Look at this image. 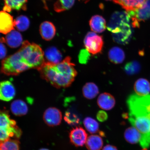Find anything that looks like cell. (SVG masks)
<instances>
[{
    "label": "cell",
    "instance_id": "obj_1",
    "mask_svg": "<svg viewBox=\"0 0 150 150\" xmlns=\"http://www.w3.org/2000/svg\"><path fill=\"white\" fill-rule=\"evenodd\" d=\"M127 103L129 121L142 134L140 145L147 149L150 145V95L134 94L128 97Z\"/></svg>",
    "mask_w": 150,
    "mask_h": 150
},
{
    "label": "cell",
    "instance_id": "obj_2",
    "mask_svg": "<svg viewBox=\"0 0 150 150\" xmlns=\"http://www.w3.org/2000/svg\"><path fill=\"white\" fill-rule=\"evenodd\" d=\"M75 65L69 56L57 64L45 62L37 70L43 79L57 88L70 86L77 75Z\"/></svg>",
    "mask_w": 150,
    "mask_h": 150
},
{
    "label": "cell",
    "instance_id": "obj_3",
    "mask_svg": "<svg viewBox=\"0 0 150 150\" xmlns=\"http://www.w3.org/2000/svg\"><path fill=\"white\" fill-rule=\"evenodd\" d=\"M18 51L30 69L37 70L45 62L44 52L41 47L35 43L25 41Z\"/></svg>",
    "mask_w": 150,
    "mask_h": 150
},
{
    "label": "cell",
    "instance_id": "obj_4",
    "mask_svg": "<svg viewBox=\"0 0 150 150\" xmlns=\"http://www.w3.org/2000/svg\"><path fill=\"white\" fill-rule=\"evenodd\" d=\"M30 69L18 51L3 59L1 72L7 76H17Z\"/></svg>",
    "mask_w": 150,
    "mask_h": 150
},
{
    "label": "cell",
    "instance_id": "obj_5",
    "mask_svg": "<svg viewBox=\"0 0 150 150\" xmlns=\"http://www.w3.org/2000/svg\"><path fill=\"white\" fill-rule=\"evenodd\" d=\"M0 130L1 142L12 137L19 138L22 134L21 130L17 125L16 121L11 119L8 112L6 110L1 112Z\"/></svg>",
    "mask_w": 150,
    "mask_h": 150
},
{
    "label": "cell",
    "instance_id": "obj_6",
    "mask_svg": "<svg viewBox=\"0 0 150 150\" xmlns=\"http://www.w3.org/2000/svg\"><path fill=\"white\" fill-rule=\"evenodd\" d=\"M131 17L125 11L115 12L112 15L107 26V29L112 33L120 32L131 26Z\"/></svg>",
    "mask_w": 150,
    "mask_h": 150
},
{
    "label": "cell",
    "instance_id": "obj_7",
    "mask_svg": "<svg viewBox=\"0 0 150 150\" xmlns=\"http://www.w3.org/2000/svg\"><path fill=\"white\" fill-rule=\"evenodd\" d=\"M84 44L86 50L90 54L96 55L102 52L104 40L101 35L93 32H89L84 38Z\"/></svg>",
    "mask_w": 150,
    "mask_h": 150
},
{
    "label": "cell",
    "instance_id": "obj_8",
    "mask_svg": "<svg viewBox=\"0 0 150 150\" xmlns=\"http://www.w3.org/2000/svg\"><path fill=\"white\" fill-rule=\"evenodd\" d=\"M132 20V25L134 28H139L140 22L150 18V0H146L139 8L127 12Z\"/></svg>",
    "mask_w": 150,
    "mask_h": 150
},
{
    "label": "cell",
    "instance_id": "obj_9",
    "mask_svg": "<svg viewBox=\"0 0 150 150\" xmlns=\"http://www.w3.org/2000/svg\"><path fill=\"white\" fill-rule=\"evenodd\" d=\"M69 138L73 145L76 147H82L87 142L88 134L82 127H77L71 131Z\"/></svg>",
    "mask_w": 150,
    "mask_h": 150
},
{
    "label": "cell",
    "instance_id": "obj_10",
    "mask_svg": "<svg viewBox=\"0 0 150 150\" xmlns=\"http://www.w3.org/2000/svg\"><path fill=\"white\" fill-rule=\"evenodd\" d=\"M43 119L45 123L48 126H57L61 123L62 112L60 110L55 108H48L44 112Z\"/></svg>",
    "mask_w": 150,
    "mask_h": 150
},
{
    "label": "cell",
    "instance_id": "obj_11",
    "mask_svg": "<svg viewBox=\"0 0 150 150\" xmlns=\"http://www.w3.org/2000/svg\"><path fill=\"white\" fill-rule=\"evenodd\" d=\"M16 91L13 84L8 81L1 82L0 86V99L2 100L8 102L13 99Z\"/></svg>",
    "mask_w": 150,
    "mask_h": 150
},
{
    "label": "cell",
    "instance_id": "obj_12",
    "mask_svg": "<svg viewBox=\"0 0 150 150\" xmlns=\"http://www.w3.org/2000/svg\"><path fill=\"white\" fill-rule=\"evenodd\" d=\"M14 20L13 17L4 11L0 13V31L6 35L14 30Z\"/></svg>",
    "mask_w": 150,
    "mask_h": 150
},
{
    "label": "cell",
    "instance_id": "obj_13",
    "mask_svg": "<svg viewBox=\"0 0 150 150\" xmlns=\"http://www.w3.org/2000/svg\"><path fill=\"white\" fill-rule=\"evenodd\" d=\"M97 103L99 107L102 109L110 110L115 106V99L110 94L104 93L99 95L97 99Z\"/></svg>",
    "mask_w": 150,
    "mask_h": 150
},
{
    "label": "cell",
    "instance_id": "obj_14",
    "mask_svg": "<svg viewBox=\"0 0 150 150\" xmlns=\"http://www.w3.org/2000/svg\"><path fill=\"white\" fill-rule=\"evenodd\" d=\"M39 31L43 39L50 41L55 36L56 29L55 26L52 22L45 21L40 24Z\"/></svg>",
    "mask_w": 150,
    "mask_h": 150
},
{
    "label": "cell",
    "instance_id": "obj_15",
    "mask_svg": "<svg viewBox=\"0 0 150 150\" xmlns=\"http://www.w3.org/2000/svg\"><path fill=\"white\" fill-rule=\"evenodd\" d=\"M146 0H113L114 2L121 6L127 12L134 11L140 8Z\"/></svg>",
    "mask_w": 150,
    "mask_h": 150
},
{
    "label": "cell",
    "instance_id": "obj_16",
    "mask_svg": "<svg viewBox=\"0 0 150 150\" xmlns=\"http://www.w3.org/2000/svg\"><path fill=\"white\" fill-rule=\"evenodd\" d=\"M134 91L137 95L139 96H146L150 93L149 82L144 78H140L135 82Z\"/></svg>",
    "mask_w": 150,
    "mask_h": 150
},
{
    "label": "cell",
    "instance_id": "obj_17",
    "mask_svg": "<svg viewBox=\"0 0 150 150\" xmlns=\"http://www.w3.org/2000/svg\"><path fill=\"white\" fill-rule=\"evenodd\" d=\"M89 24L91 30L95 33H102L106 29L105 20L99 15L93 16L90 20Z\"/></svg>",
    "mask_w": 150,
    "mask_h": 150
},
{
    "label": "cell",
    "instance_id": "obj_18",
    "mask_svg": "<svg viewBox=\"0 0 150 150\" xmlns=\"http://www.w3.org/2000/svg\"><path fill=\"white\" fill-rule=\"evenodd\" d=\"M109 59L114 64H120L125 61V54L123 50L118 47L110 49L108 53Z\"/></svg>",
    "mask_w": 150,
    "mask_h": 150
},
{
    "label": "cell",
    "instance_id": "obj_19",
    "mask_svg": "<svg viewBox=\"0 0 150 150\" xmlns=\"http://www.w3.org/2000/svg\"><path fill=\"white\" fill-rule=\"evenodd\" d=\"M5 39L7 44L11 48H18L23 43L22 35L16 30L7 34Z\"/></svg>",
    "mask_w": 150,
    "mask_h": 150
},
{
    "label": "cell",
    "instance_id": "obj_20",
    "mask_svg": "<svg viewBox=\"0 0 150 150\" xmlns=\"http://www.w3.org/2000/svg\"><path fill=\"white\" fill-rule=\"evenodd\" d=\"M132 34V30L131 27L117 33H112L113 40L117 44L125 45L130 42Z\"/></svg>",
    "mask_w": 150,
    "mask_h": 150
},
{
    "label": "cell",
    "instance_id": "obj_21",
    "mask_svg": "<svg viewBox=\"0 0 150 150\" xmlns=\"http://www.w3.org/2000/svg\"><path fill=\"white\" fill-rule=\"evenodd\" d=\"M44 56L47 62L57 64L60 63L62 55L60 52L55 47L48 48L44 52Z\"/></svg>",
    "mask_w": 150,
    "mask_h": 150
},
{
    "label": "cell",
    "instance_id": "obj_22",
    "mask_svg": "<svg viewBox=\"0 0 150 150\" xmlns=\"http://www.w3.org/2000/svg\"><path fill=\"white\" fill-rule=\"evenodd\" d=\"M28 0H4L5 6L3 11L10 12L12 10H26Z\"/></svg>",
    "mask_w": 150,
    "mask_h": 150
},
{
    "label": "cell",
    "instance_id": "obj_23",
    "mask_svg": "<svg viewBox=\"0 0 150 150\" xmlns=\"http://www.w3.org/2000/svg\"><path fill=\"white\" fill-rule=\"evenodd\" d=\"M11 110L14 115L20 117L27 113L28 108L24 101L18 99L14 101L11 104Z\"/></svg>",
    "mask_w": 150,
    "mask_h": 150
},
{
    "label": "cell",
    "instance_id": "obj_24",
    "mask_svg": "<svg viewBox=\"0 0 150 150\" xmlns=\"http://www.w3.org/2000/svg\"><path fill=\"white\" fill-rule=\"evenodd\" d=\"M124 137L125 140L131 144L140 142L142 137L141 134L134 127H130L125 130Z\"/></svg>",
    "mask_w": 150,
    "mask_h": 150
},
{
    "label": "cell",
    "instance_id": "obj_25",
    "mask_svg": "<svg viewBox=\"0 0 150 150\" xmlns=\"http://www.w3.org/2000/svg\"><path fill=\"white\" fill-rule=\"evenodd\" d=\"M86 145L88 150H100L103 145L102 138L98 135H91L88 137Z\"/></svg>",
    "mask_w": 150,
    "mask_h": 150
},
{
    "label": "cell",
    "instance_id": "obj_26",
    "mask_svg": "<svg viewBox=\"0 0 150 150\" xmlns=\"http://www.w3.org/2000/svg\"><path fill=\"white\" fill-rule=\"evenodd\" d=\"M82 93L85 98L92 99L95 98L98 94L99 90L98 86L93 82H88L83 86Z\"/></svg>",
    "mask_w": 150,
    "mask_h": 150
},
{
    "label": "cell",
    "instance_id": "obj_27",
    "mask_svg": "<svg viewBox=\"0 0 150 150\" xmlns=\"http://www.w3.org/2000/svg\"><path fill=\"white\" fill-rule=\"evenodd\" d=\"M75 0H57L54 5L56 12H61L68 10L74 5Z\"/></svg>",
    "mask_w": 150,
    "mask_h": 150
},
{
    "label": "cell",
    "instance_id": "obj_28",
    "mask_svg": "<svg viewBox=\"0 0 150 150\" xmlns=\"http://www.w3.org/2000/svg\"><path fill=\"white\" fill-rule=\"evenodd\" d=\"M83 123L86 130L91 134H96L99 131V123L93 118L86 117L84 119Z\"/></svg>",
    "mask_w": 150,
    "mask_h": 150
},
{
    "label": "cell",
    "instance_id": "obj_29",
    "mask_svg": "<svg viewBox=\"0 0 150 150\" xmlns=\"http://www.w3.org/2000/svg\"><path fill=\"white\" fill-rule=\"evenodd\" d=\"M14 25L18 31H25L29 27V20L27 16H20L14 20Z\"/></svg>",
    "mask_w": 150,
    "mask_h": 150
},
{
    "label": "cell",
    "instance_id": "obj_30",
    "mask_svg": "<svg viewBox=\"0 0 150 150\" xmlns=\"http://www.w3.org/2000/svg\"><path fill=\"white\" fill-rule=\"evenodd\" d=\"M141 67L139 62L136 61H131L126 64L124 67L126 74L129 76L137 74L141 70Z\"/></svg>",
    "mask_w": 150,
    "mask_h": 150
},
{
    "label": "cell",
    "instance_id": "obj_31",
    "mask_svg": "<svg viewBox=\"0 0 150 150\" xmlns=\"http://www.w3.org/2000/svg\"><path fill=\"white\" fill-rule=\"evenodd\" d=\"M0 150H19V142L18 140L9 139L1 142Z\"/></svg>",
    "mask_w": 150,
    "mask_h": 150
},
{
    "label": "cell",
    "instance_id": "obj_32",
    "mask_svg": "<svg viewBox=\"0 0 150 150\" xmlns=\"http://www.w3.org/2000/svg\"><path fill=\"white\" fill-rule=\"evenodd\" d=\"M64 119L69 125H78L80 122V120L78 116L69 112H65Z\"/></svg>",
    "mask_w": 150,
    "mask_h": 150
},
{
    "label": "cell",
    "instance_id": "obj_33",
    "mask_svg": "<svg viewBox=\"0 0 150 150\" xmlns=\"http://www.w3.org/2000/svg\"><path fill=\"white\" fill-rule=\"evenodd\" d=\"M90 54L86 49L81 50L79 55L80 63L82 64L87 63L90 59Z\"/></svg>",
    "mask_w": 150,
    "mask_h": 150
},
{
    "label": "cell",
    "instance_id": "obj_34",
    "mask_svg": "<svg viewBox=\"0 0 150 150\" xmlns=\"http://www.w3.org/2000/svg\"><path fill=\"white\" fill-rule=\"evenodd\" d=\"M6 43L5 39L3 37L1 38V59H5L7 54V49L5 45Z\"/></svg>",
    "mask_w": 150,
    "mask_h": 150
},
{
    "label": "cell",
    "instance_id": "obj_35",
    "mask_svg": "<svg viewBox=\"0 0 150 150\" xmlns=\"http://www.w3.org/2000/svg\"><path fill=\"white\" fill-rule=\"evenodd\" d=\"M96 117L98 120L101 122H103L108 120V115L106 112L101 110L97 112Z\"/></svg>",
    "mask_w": 150,
    "mask_h": 150
},
{
    "label": "cell",
    "instance_id": "obj_36",
    "mask_svg": "<svg viewBox=\"0 0 150 150\" xmlns=\"http://www.w3.org/2000/svg\"><path fill=\"white\" fill-rule=\"evenodd\" d=\"M102 150H118L115 146L110 145H108L103 148Z\"/></svg>",
    "mask_w": 150,
    "mask_h": 150
},
{
    "label": "cell",
    "instance_id": "obj_37",
    "mask_svg": "<svg viewBox=\"0 0 150 150\" xmlns=\"http://www.w3.org/2000/svg\"><path fill=\"white\" fill-rule=\"evenodd\" d=\"M39 150H49L48 149H41Z\"/></svg>",
    "mask_w": 150,
    "mask_h": 150
},
{
    "label": "cell",
    "instance_id": "obj_38",
    "mask_svg": "<svg viewBox=\"0 0 150 150\" xmlns=\"http://www.w3.org/2000/svg\"><path fill=\"white\" fill-rule=\"evenodd\" d=\"M142 150H147V149H143Z\"/></svg>",
    "mask_w": 150,
    "mask_h": 150
},
{
    "label": "cell",
    "instance_id": "obj_39",
    "mask_svg": "<svg viewBox=\"0 0 150 150\" xmlns=\"http://www.w3.org/2000/svg\"><path fill=\"white\" fill-rule=\"evenodd\" d=\"M106 1H112V0H106ZM112 1H113V0H112Z\"/></svg>",
    "mask_w": 150,
    "mask_h": 150
},
{
    "label": "cell",
    "instance_id": "obj_40",
    "mask_svg": "<svg viewBox=\"0 0 150 150\" xmlns=\"http://www.w3.org/2000/svg\"><path fill=\"white\" fill-rule=\"evenodd\" d=\"M86 1H87V0H86Z\"/></svg>",
    "mask_w": 150,
    "mask_h": 150
}]
</instances>
